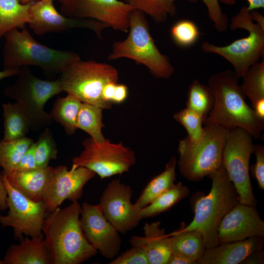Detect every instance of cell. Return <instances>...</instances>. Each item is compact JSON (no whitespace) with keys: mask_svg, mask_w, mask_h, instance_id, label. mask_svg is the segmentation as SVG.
Returning a JSON list of instances; mask_svg holds the SVG:
<instances>
[{"mask_svg":"<svg viewBox=\"0 0 264 264\" xmlns=\"http://www.w3.org/2000/svg\"><path fill=\"white\" fill-rule=\"evenodd\" d=\"M81 206L78 200L47 214L42 233L50 264H80L97 253L81 226Z\"/></svg>","mask_w":264,"mask_h":264,"instance_id":"cell-1","label":"cell"},{"mask_svg":"<svg viewBox=\"0 0 264 264\" xmlns=\"http://www.w3.org/2000/svg\"><path fill=\"white\" fill-rule=\"evenodd\" d=\"M239 78L233 70L227 69L212 75L208 86L214 102L204 123H212L227 129L239 127L259 138L264 129V121L259 119L246 103Z\"/></svg>","mask_w":264,"mask_h":264,"instance_id":"cell-2","label":"cell"},{"mask_svg":"<svg viewBox=\"0 0 264 264\" xmlns=\"http://www.w3.org/2000/svg\"><path fill=\"white\" fill-rule=\"evenodd\" d=\"M208 176L212 181L209 193L207 195L199 193L195 198L193 220L180 229L200 232L206 249L218 245L217 235L220 221L239 200L238 193L222 166Z\"/></svg>","mask_w":264,"mask_h":264,"instance_id":"cell-3","label":"cell"},{"mask_svg":"<svg viewBox=\"0 0 264 264\" xmlns=\"http://www.w3.org/2000/svg\"><path fill=\"white\" fill-rule=\"evenodd\" d=\"M3 69L35 66L45 74H60L80 56L75 52L50 48L36 41L26 27L13 29L3 36Z\"/></svg>","mask_w":264,"mask_h":264,"instance_id":"cell-4","label":"cell"},{"mask_svg":"<svg viewBox=\"0 0 264 264\" xmlns=\"http://www.w3.org/2000/svg\"><path fill=\"white\" fill-rule=\"evenodd\" d=\"M129 34L122 41L115 42L108 59H132L145 66L155 78L168 79L174 73L169 58L162 54L152 36L145 15L133 9L130 16Z\"/></svg>","mask_w":264,"mask_h":264,"instance_id":"cell-5","label":"cell"},{"mask_svg":"<svg viewBox=\"0 0 264 264\" xmlns=\"http://www.w3.org/2000/svg\"><path fill=\"white\" fill-rule=\"evenodd\" d=\"M204 125V133L199 141L193 142L186 137L179 141L178 169L191 181H199L222 166L228 129L212 123Z\"/></svg>","mask_w":264,"mask_h":264,"instance_id":"cell-6","label":"cell"},{"mask_svg":"<svg viewBox=\"0 0 264 264\" xmlns=\"http://www.w3.org/2000/svg\"><path fill=\"white\" fill-rule=\"evenodd\" d=\"M229 28L231 30L245 29L248 31V36L225 46H218L204 41L201 49L204 52L219 55L228 61L240 79L244 76L250 67L259 62L264 56V26L255 22L250 11L247 7L243 6L232 17Z\"/></svg>","mask_w":264,"mask_h":264,"instance_id":"cell-7","label":"cell"},{"mask_svg":"<svg viewBox=\"0 0 264 264\" xmlns=\"http://www.w3.org/2000/svg\"><path fill=\"white\" fill-rule=\"evenodd\" d=\"M58 79L63 91L75 96L82 103L109 109L112 105L103 100L102 91L107 84L118 82L119 73L108 64L84 61L79 57L67 65Z\"/></svg>","mask_w":264,"mask_h":264,"instance_id":"cell-8","label":"cell"},{"mask_svg":"<svg viewBox=\"0 0 264 264\" xmlns=\"http://www.w3.org/2000/svg\"><path fill=\"white\" fill-rule=\"evenodd\" d=\"M17 76L16 81L5 88V95L14 100L23 111L31 130L36 131L48 127L53 121L44 106L48 100L63 92L59 79H40L28 66L21 67Z\"/></svg>","mask_w":264,"mask_h":264,"instance_id":"cell-9","label":"cell"},{"mask_svg":"<svg viewBox=\"0 0 264 264\" xmlns=\"http://www.w3.org/2000/svg\"><path fill=\"white\" fill-rule=\"evenodd\" d=\"M252 138L242 128L228 129L223 151L222 166L238 193L239 202L255 206L257 201L249 175L250 159L254 145Z\"/></svg>","mask_w":264,"mask_h":264,"instance_id":"cell-10","label":"cell"},{"mask_svg":"<svg viewBox=\"0 0 264 264\" xmlns=\"http://www.w3.org/2000/svg\"><path fill=\"white\" fill-rule=\"evenodd\" d=\"M82 144L84 149L73 158L72 164L89 169L101 179L127 172L136 162L133 151L121 142L107 139L95 142L89 137Z\"/></svg>","mask_w":264,"mask_h":264,"instance_id":"cell-11","label":"cell"},{"mask_svg":"<svg viewBox=\"0 0 264 264\" xmlns=\"http://www.w3.org/2000/svg\"><path fill=\"white\" fill-rule=\"evenodd\" d=\"M7 193V213L0 214V225L13 230L15 239L34 237L43 234L42 226L47 215L44 201H34L13 187L2 173Z\"/></svg>","mask_w":264,"mask_h":264,"instance_id":"cell-12","label":"cell"},{"mask_svg":"<svg viewBox=\"0 0 264 264\" xmlns=\"http://www.w3.org/2000/svg\"><path fill=\"white\" fill-rule=\"evenodd\" d=\"M60 13L72 18L96 20L116 30L128 32L133 8L119 0H58Z\"/></svg>","mask_w":264,"mask_h":264,"instance_id":"cell-13","label":"cell"},{"mask_svg":"<svg viewBox=\"0 0 264 264\" xmlns=\"http://www.w3.org/2000/svg\"><path fill=\"white\" fill-rule=\"evenodd\" d=\"M132 190L119 179L107 184L98 204L105 218L123 234L136 227L142 220L140 210L132 203Z\"/></svg>","mask_w":264,"mask_h":264,"instance_id":"cell-14","label":"cell"},{"mask_svg":"<svg viewBox=\"0 0 264 264\" xmlns=\"http://www.w3.org/2000/svg\"><path fill=\"white\" fill-rule=\"evenodd\" d=\"M54 0H38L30 5L28 24L35 33L44 35L63 32L74 28L88 29L102 39V32L108 26L96 20L66 17L58 12Z\"/></svg>","mask_w":264,"mask_h":264,"instance_id":"cell-15","label":"cell"},{"mask_svg":"<svg viewBox=\"0 0 264 264\" xmlns=\"http://www.w3.org/2000/svg\"><path fill=\"white\" fill-rule=\"evenodd\" d=\"M82 229L89 242L104 258L112 260L119 253V233L104 217L99 204L84 202L80 217Z\"/></svg>","mask_w":264,"mask_h":264,"instance_id":"cell-16","label":"cell"},{"mask_svg":"<svg viewBox=\"0 0 264 264\" xmlns=\"http://www.w3.org/2000/svg\"><path fill=\"white\" fill-rule=\"evenodd\" d=\"M95 175L88 169L73 164L70 169L65 165L52 167V177L44 199L47 213L66 200H78L82 196L85 185Z\"/></svg>","mask_w":264,"mask_h":264,"instance_id":"cell-17","label":"cell"},{"mask_svg":"<svg viewBox=\"0 0 264 264\" xmlns=\"http://www.w3.org/2000/svg\"><path fill=\"white\" fill-rule=\"evenodd\" d=\"M264 236V222L255 208L237 203L223 217L218 231V244Z\"/></svg>","mask_w":264,"mask_h":264,"instance_id":"cell-18","label":"cell"},{"mask_svg":"<svg viewBox=\"0 0 264 264\" xmlns=\"http://www.w3.org/2000/svg\"><path fill=\"white\" fill-rule=\"evenodd\" d=\"M263 238L256 237L243 241L219 244L205 250L198 264H238L253 253L263 250Z\"/></svg>","mask_w":264,"mask_h":264,"instance_id":"cell-19","label":"cell"},{"mask_svg":"<svg viewBox=\"0 0 264 264\" xmlns=\"http://www.w3.org/2000/svg\"><path fill=\"white\" fill-rule=\"evenodd\" d=\"M52 167L27 171H14L6 176L10 184L24 195L35 201H44L51 181Z\"/></svg>","mask_w":264,"mask_h":264,"instance_id":"cell-20","label":"cell"},{"mask_svg":"<svg viewBox=\"0 0 264 264\" xmlns=\"http://www.w3.org/2000/svg\"><path fill=\"white\" fill-rule=\"evenodd\" d=\"M7 249L3 264H50L43 234L40 236L26 237Z\"/></svg>","mask_w":264,"mask_h":264,"instance_id":"cell-21","label":"cell"},{"mask_svg":"<svg viewBox=\"0 0 264 264\" xmlns=\"http://www.w3.org/2000/svg\"><path fill=\"white\" fill-rule=\"evenodd\" d=\"M143 229L144 236L141 240L149 264H166L172 254L171 243L160 221L146 222Z\"/></svg>","mask_w":264,"mask_h":264,"instance_id":"cell-22","label":"cell"},{"mask_svg":"<svg viewBox=\"0 0 264 264\" xmlns=\"http://www.w3.org/2000/svg\"><path fill=\"white\" fill-rule=\"evenodd\" d=\"M176 164V158L172 156L163 172L154 176L148 183L134 203L139 210H140L149 204L155 198L175 184Z\"/></svg>","mask_w":264,"mask_h":264,"instance_id":"cell-23","label":"cell"},{"mask_svg":"<svg viewBox=\"0 0 264 264\" xmlns=\"http://www.w3.org/2000/svg\"><path fill=\"white\" fill-rule=\"evenodd\" d=\"M168 235L172 253L183 255L197 263L206 250L202 234L197 230L180 229Z\"/></svg>","mask_w":264,"mask_h":264,"instance_id":"cell-24","label":"cell"},{"mask_svg":"<svg viewBox=\"0 0 264 264\" xmlns=\"http://www.w3.org/2000/svg\"><path fill=\"white\" fill-rule=\"evenodd\" d=\"M31 4H22L20 0H0V39L13 29L25 27L30 20Z\"/></svg>","mask_w":264,"mask_h":264,"instance_id":"cell-25","label":"cell"},{"mask_svg":"<svg viewBox=\"0 0 264 264\" xmlns=\"http://www.w3.org/2000/svg\"><path fill=\"white\" fill-rule=\"evenodd\" d=\"M82 102L75 96L67 93L57 98L49 113L53 121L62 126L67 135L74 134L77 128V119Z\"/></svg>","mask_w":264,"mask_h":264,"instance_id":"cell-26","label":"cell"},{"mask_svg":"<svg viewBox=\"0 0 264 264\" xmlns=\"http://www.w3.org/2000/svg\"><path fill=\"white\" fill-rule=\"evenodd\" d=\"M2 107L4 129L2 140H15L25 137L30 127L21 107L16 102L3 103Z\"/></svg>","mask_w":264,"mask_h":264,"instance_id":"cell-27","label":"cell"},{"mask_svg":"<svg viewBox=\"0 0 264 264\" xmlns=\"http://www.w3.org/2000/svg\"><path fill=\"white\" fill-rule=\"evenodd\" d=\"M101 108L90 104L82 103L77 119V128L87 132L95 142L106 139L102 133L104 125L102 122Z\"/></svg>","mask_w":264,"mask_h":264,"instance_id":"cell-28","label":"cell"},{"mask_svg":"<svg viewBox=\"0 0 264 264\" xmlns=\"http://www.w3.org/2000/svg\"><path fill=\"white\" fill-rule=\"evenodd\" d=\"M177 0H122L125 3L149 16L154 22H165L176 12ZM196 2L197 0H186Z\"/></svg>","mask_w":264,"mask_h":264,"instance_id":"cell-29","label":"cell"},{"mask_svg":"<svg viewBox=\"0 0 264 264\" xmlns=\"http://www.w3.org/2000/svg\"><path fill=\"white\" fill-rule=\"evenodd\" d=\"M190 193L189 188L179 182L149 204L140 210L141 219L150 218L163 213L174 206Z\"/></svg>","mask_w":264,"mask_h":264,"instance_id":"cell-30","label":"cell"},{"mask_svg":"<svg viewBox=\"0 0 264 264\" xmlns=\"http://www.w3.org/2000/svg\"><path fill=\"white\" fill-rule=\"evenodd\" d=\"M34 142L26 136L15 140L0 141V167L6 176L13 172L29 146Z\"/></svg>","mask_w":264,"mask_h":264,"instance_id":"cell-31","label":"cell"},{"mask_svg":"<svg viewBox=\"0 0 264 264\" xmlns=\"http://www.w3.org/2000/svg\"><path fill=\"white\" fill-rule=\"evenodd\" d=\"M214 102V94L210 88L194 80L187 91L186 108L201 114L206 119Z\"/></svg>","mask_w":264,"mask_h":264,"instance_id":"cell-32","label":"cell"},{"mask_svg":"<svg viewBox=\"0 0 264 264\" xmlns=\"http://www.w3.org/2000/svg\"><path fill=\"white\" fill-rule=\"evenodd\" d=\"M241 85L245 96L251 102V105L264 99V61L252 65L242 77Z\"/></svg>","mask_w":264,"mask_h":264,"instance_id":"cell-33","label":"cell"},{"mask_svg":"<svg viewBox=\"0 0 264 264\" xmlns=\"http://www.w3.org/2000/svg\"><path fill=\"white\" fill-rule=\"evenodd\" d=\"M57 144L53 133L48 127L45 128L35 142V156L37 168L48 167L50 161L57 158Z\"/></svg>","mask_w":264,"mask_h":264,"instance_id":"cell-34","label":"cell"},{"mask_svg":"<svg viewBox=\"0 0 264 264\" xmlns=\"http://www.w3.org/2000/svg\"><path fill=\"white\" fill-rule=\"evenodd\" d=\"M173 117L181 124L187 132V138L193 142L199 141L204 132V125L205 118L201 114L187 108L176 112Z\"/></svg>","mask_w":264,"mask_h":264,"instance_id":"cell-35","label":"cell"},{"mask_svg":"<svg viewBox=\"0 0 264 264\" xmlns=\"http://www.w3.org/2000/svg\"><path fill=\"white\" fill-rule=\"evenodd\" d=\"M170 34L173 42L181 47H189L196 43L200 33L196 24L187 19L176 21L171 27Z\"/></svg>","mask_w":264,"mask_h":264,"instance_id":"cell-36","label":"cell"},{"mask_svg":"<svg viewBox=\"0 0 264 264\" xmlns=\"http://www.w3.org/2000/svg\"><path fill=\"white\" fill-rule=\"evenodd\" d=\"M132 247L113 259L110 264H149L141 236H133L130 240Z\"/></svg>","mask_w":264,"mask_h":264,"instance_id":"cell-37","label":"cell"},{"mask_svg":"<svg viewBox=\"0 0 264 264\" xmlns=\"http://www.w3.org/2000/svg\"><path fill=\"white\" fill-rule=\"evenodd\" d=\"M206 7L209 19L216 30L220 32L227 30L228 19L223 13L218 0H201Z\"/></svg>","mask_w":264,"mask_h":264,"instance_id":"cell-38","label":"cell"},{"mask_svg":"<svg viewBox=\"0 0 264 264\" xmlns=\"http://www.w3.org/2000/svg\"><path fill=\"white\" fill-rule=\"evenodd\" d=\"M128 94L129 89L126 85L115 82L107 84L102 92L103 99L111 105L124 102L128 98Z\"/></svg>","mask_w":264,"mask_h":264,"instance_id":"cell-39","label":"cell"},{"mask_svg":"<svg viewBox=\"0 0 264 264\" xmlns=\"http://www.w3.org/2000/svg\"><path fill=\"white\" fill-rule=\"evenodd\" d=\"M253 153L256 156L255 164L250 167L252 176L257 181L259 187L264 189V146L262 145L254 144Z\"/></svg>","mask_w":264,"mask_h":264,"instance_id":"cell-40","label":"cell"},{"mask_svg":"<svg viewBox=\"0 0 264 264\" xmlns=\"http://www.w3.org/2000/svg\"><path fill=\"white\" fill-rule=\"evenodd\" d=\"M35 142H34L23 154L14 171H27L38 168L35 160Z\"/></svg>","mask_w":264,"mask_h":264,"instance_id":"cell-41","label":"cell"},{"mask_svg":"<svg viewBox=\"0 0 264 264\" xmlns=\"http://www.w3.org/2000/svg\"><path fill=\"white\" fill-rule=\"evenodd\" d=\"M219 2L226 5H233L236 2V0H218ZM248 10H257L259 8H264V0H246Z\"/></svg>","mask_w":264,"mask_h":264,"instance_id":"cell-42","label":"cell"},{"mask_svg":"<svg viewBox=\"0 0 264 264\" xmlns=\"http://www.w3.org/2000/svg\"><path fill=\"white\" fill-rule=\"evenodd\" d=\"M166 264H197V263L183 255L172 253Z\"/></svg>","mask_w":264,"mask_h":264,"instance_id":"cell-43","label":"cell"},{"mask_svg":"<svg viewBox=\"0 0 264 264\" xmlns=\"http://www.w3.org/2000/svg\"><path fill=\"white\" fill-rule=\"evenodd\" d=\"M7 193L5 188L2 173L0 172V210L3 211L7 209Z\"/></svg>","mask_w":264,"mask_h":264,"instance_id":"cell-44","label":"cell"},{"mask_svg":"<svg viewBox=\"0 0 264 264\" xmlns=\"http://www.w3.org/2000/svg\"><path fill=\"white\" fill-rule=\"evenodd\" d=\"M262 250L258 251L251 254L243 262L245 264H262L264 263L263 253Z\"/></svg>","mask_w":264,"mask_h":264,"instance_id":"cell-45","label":"cell"},{"mask_svg":"<svg viewBox=\"0 0 264 264\" xmlns=\"http://www.w3.org/2000/svg\"><path fill=\"white\" fill-rule=\"evenodd\" d=\"M251 106L257 117L264 121V99L257 101Z\"/></svg>","mask_w":264,"mask_h":264,"instance_id":"cell-46","label":"cell"},{"mask_svg":"<svg viewBox=\"0 0 264 264\" xmlns=\"http://www.w3.org/2000/svg\"><path fill=\"white\" fill-rule=\"evenodd\" d=\"M20 68L3 69V70L0 71V81L4 78L17 75L20 71Z\"/></svg>","mask_w":264,"mask_h":264,"instance_id":"cell-47","label":"cell"},{"mask_svg":"<svg viewBox=\"0 0 264 264\" xmlns=\"http://www.w3.org/2000/svg\"><path fill=\"white\" fill-rule=\"evenodd\" d=\"M38 0H20L22 4L32 3Z\"/></svg>","mask_w":264,"mask_h":264,"instance_id":"cell-48","label":"cell"},{"mask_svg":"<svg viewBox=\"0 0 264 264\" xmlns=\"http://www.w3.org/2000/svg\"><path fill=\"white\" fill-rule=\"evenodd\" d=\"M0 264H3L2 260H0Z\"/></svg>","mask_w":264,"mask_h":264,"instance_id":"cell-49","label":"cell"}]
</instances>
